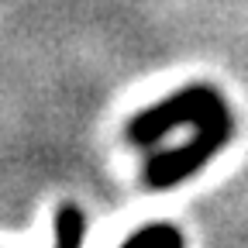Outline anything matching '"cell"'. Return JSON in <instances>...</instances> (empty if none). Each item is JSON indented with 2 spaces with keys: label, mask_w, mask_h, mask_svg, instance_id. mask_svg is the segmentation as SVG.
Masks as SVG:
<instances>
[{
  "label": "cell",
  "mask_w": 248,
  "mask_h": 248,
  "mask_svg": "<svg viewBox=\"0 0 248 248\" xmlns=\"http://www.w3.org/2000/svg\"><path fill=\"white\" fill-rule=\"evenodd\" d=\"M179 124H231V114H228V104H224V97L217 90L186 86V90L172 93L169 100L145 110L141 117H135L128 124V138L141 141V145H152L166 131L179 128Z\"/></svg>",
  "instance_id": "obj_1"
},
{
  "label": "cell",
  "mask_w": 248,
  "mask_h": 248,
  "mask_svg": "<svg viewBox=\"0 0 248 248\" xmlns=\"http://www.w3.org/2000/svg\"><path fill=\"white\" fill-rule=\"evenodd\" d=\"M121 248H183V234L172 224H148L135 231Z\"/></svg>",
  "instance_id": "obj_2"
},
{
  "label": "cell",
  "mask_w": 248,
  "mask_h": 248,
  "mask_svg": "<svg viewBox=\"0 0 248 248\" xmlns=\"http://www.w3.org/2000/svg\"><path fill=\"white\" fill-rule=\"evenodd\" d=\"M83 231H86L83 214L76 207H62L59 217H55V241H59V248H79Z\"/></svg>",
  "instance_id": "obj_3"
}]
</instances>
